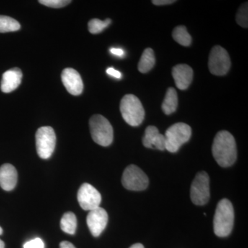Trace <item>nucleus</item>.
Returning <instances> with one entry per match:
<instances>
[{"label": "nucleus", "mask_w": 248, "mask_h": 248, "mask_svg": "<svg viewBox=\"0 0 248 248\" xmlns=\"http://www.w3.org/2000/svg\"><path fill=\"white\" fill-rule=\"evenodd\" d=\"M111 23L110 19L102 21L99 19H93L89 22V31L91 33L98 34L102 32Z\"/></svg>", "instance_id": "nucleus-22"}, {"label": "nucleus", "mask_w": 248, "mask_h": 248, "mask_svg": "<svg viewBox=\"0 0 248 248\" xmlns=\"http://www.w3.org/2000/svg\"><path fill=\"white\" fill-rule=\"evenodd\" d=\"M192 129L187 124L177 123L173 124L166 130V150L170 153H177L183 144L190 140Z\"/></svg>", "instance_id": "nucleus-5"}, {"label": "nucleus", "mask_w": 248, "mask_h": 248, "mask_svg": "<svg viewBox=\"0 0 248 248\" xmlns=\"http://www.w3.org/2000/svg\"><path fill=\"white\" fill-rule=\"evenodd\" d=\"M62 80L67 91L73 95H79L84 89L82 79L78 71L71 68H65L62 73Z\"/></svg>", "instance_id": "nucleus-12"}, {"label": "nucleus", "mask_w": 248, "mask_h": 248, "mask_svg": "<svg viewBox=\"0 0 248 248\" xmlns=\"http://www.w3.org/2000/svg\"><path fill=\"white\" fill-rule=\"evenodd\" d=\"M4 247H5L4 243L3 242V241H1V240L0 239V248H4Z\"/></svg>", "instance_id": "nucleus-31"}, {"label": "nucleus", "mask_w": 248, "mask_h": 248, "mask_svg": "<svg viewBox=\"0 0 248 248\" xmlns=\"http://www.w3.org/2000/svg\"><path fill=\"white\" fill-rule=\"evenodd\" d=\"M172 74L176 86L182 91L187 89L193 79V71L188 65H177L172 68Z\"/></svg>", "instance_id": "nucleus-13"}, {"label": "nucleus", "mask_w": 248, "mask_h": 248, "mask_svg": "<svg viewBox=\"0 0 248 248\" xmlns=\"http://www.w3.org/2000/svg\"><path fill=\"white\" fill-rule=\"evenodd\" d=\"M234 212L232 204L223 199L217 204L214 217V232L217 236L226 237L231 234L234 226Z\"/></svg>", "instance_id": "nucleus-2"}, {"label": "nucleus", "mask_w": 248, "mask_h": 248, "mask_svg": "<svg viewBox=\"0 0 248 248\" xmlns=\"http://www.w3.org/2000/svg\"><path fill=\"white\" fill-rule=\"evenodd\" d=\"M110 53L116 55V56L122 57L124 56V52L122 49L112 48L110 49Z\"/></svg>", "instance_id": "nucleus-28"}, {"label": "nucleus", "mask_w": 248, "mask_h": 248, "mask_svg": "<svg viewBox=\"0 0 248 248\" xmlns=\"http://www.w3.org/2000/svg\"><path fill=\"white\" fill-rule=\"evenodd\" d=\"M107 73L109 76L117 78V79H120L122 78V74H121L120 72L114 69L113 68H108Z\"/></svg>", "instance_id": "nucleus-26"}, {"label": "nucleus", "mask_w": 248, "mask_h": 248, "mask_svg": "<svg viewBox=\"0 0 248 248\" xmlns=\"http://www.w3.org/2000/svg\"><path fill=\"white\" fill-rule=\"evenodd\" d=\"M89 125L93 141L102 146H110L113 141V128L107 118L101 115H93Z\"/></svg>", "instance_id": "nucleus-4"}, {"label": "nucleus", "mask_w": 248, "mask_h": 248, "mask_svg": "<svg viewBox=\"0 0 248 248\" xmlns=\"http://www.w3.org/2000/svg\"><path fill=\"white\" fill-rule=\"evenodd\" d=\"M24 248H45V244L40 238H36L26 243Z\"/></svg>", "instance_id": "nucleus-25"}, {"label": "nucleus", "mask_w": 248, "mask_h": 248, "mask_svg": "<svg viewBox=\"0 0 248 248\" xmlns=\"http://www.w3.org/2000/svg\"><path fill=\"white\" fill-rule=\"evenodd\" d=\"M210 178L208 173L200 172L192 182L190 187V198L194 204L203 205L210 200Z\"/></svg>", "instance_id": "nucleus-7"}, {"label": "nucleus", "mask_w": 248, "mask_h": 248, "mask_svg": "<svg viewBox=\"0 0 248 248\" xmlns=\"http://www.w3.org/2000/svg\"><path fill=\"white\" fill-rule=\"evenodd\" d=\"M20 29V24L14 18L0 16V32H14Z\"/></svg>", "instance_id": "nucleus-21"}, {"label": "nucleus", "mask_w": 248, "mask_h": 248, "mask_svg": "<svg viewBox=\"0 0 248 248\" xmlns=\"http://www.w3.org/2000/svg\"><path fill=\"white\" fill-rule=\"evenodd\" d=\"M78 221L76 215L73 213H66L62 217L60 227L62 231L69 234L76 233Z\"/></svg>", "instance_id": "nucleus-19"}, {"label": "nucleus", "mask_w": 248, "mask_h": 248, "mask_svg": "<svg viewBox=\"0 0 248 248\" xmlns=\"http://www.w3.org/2000/svg\"><path fill=\"white\" fill-rule=\"evenodd\" d=\"M231 66V58L226 49L220 46H214L209 56L208 67L210 73L215 76H225L229 71Z\"/></svg>", "instance_id": "nucleus-9"}, {"label": "nucleus", "mask_w": 248, "mask_h": 248, "mask_svg": "<svg viewBox=\"0 0 248 248\" xmlns=\"http://www.w3.org/2000/svg\"><path fill=\"white\" fill-rule=\"evenodd\" d=\"M212 151L217 164L223 168L232 166L237 158L236 141L226 130L218 132L214 140Z\"/></svg>", "instance_id": "nucleus-1"}, {"label": "nucleus", "mask_w": 248, "mask_h": 248, "mask_svg": "<svg viewBox=\"0 0 248 248\" xmlns=\"http://www.w3.org/2000/svg\"><path fill=\"white\" fill-rule=\"evenodd\" d=\"M155 64L154 50L152 48H146L142 54L140 61L139 62L138 70L140 73H148Z\"/></svg>", "instance_id": "nucleus-18"}, {"label": "nucleus", "mask_w": 248, "mask_h": 248, "mask_svg": "<svg viewBox=\"0 0 248 248\" xmlns=\"http://www.w3.org/2000/svg\"><path fill=\"white\" fill-rule=\"evenodd\" d=\"M86 221L91 234L97 237L105 230L108 221V215L104 208L99 207L89 212Z\"/></svg>", "instance_id": "nucleus-11"}, {"label": "nucleus", "mask_w": 248, "mask_h": 248, "mask_svg": "<svg viewBox=\"0 0 248 248\" xmlns=\"http://www.w3.org/2000/svg\"><path fill=\"white\" fill-rule=\"evenodd\" d=\"M22 73L18 68L5 72L2 76L1 90L3 93H9L17 89L22 82Z\"/></svg>", "instance_id": "nucleus-15"}, {"label": "nucleus", "mask_w": 248, "mask_h": 248, "mask_svg": "<svg viewBox=\"0 0 248 248\" xmlns=\"http://www.w3.org/2000/svg\"><path fill=\"white\" fill-rule=\"evenodd\" d=\"M142 142L146 148H155L159 151L166 150V138L153 125H150L146 129Z\"/></svg>", "instance_id": "nucleus-14"}, {"label": "nucleus", "mask_w": 248, "mask_h": 248, "mask_svg": "<svg viewBox=\"0 0 248 248\" xmlns=\"http://www.w3.org/2000/svg\"><path fill=\"white\" fill-rule=\"evenodd\" d=\"M60 248H76V247L68 241H62L60 243Z\"/></svg>", "instance_id": "nucleus-29"}, {"label": "nucleus", "mask_w": 248, "mask_h": 248, "mask_svg": "<svg viewBox=\"0 0 248 248\" xmlns=\"http://www.w3.org/2000/svg\"><path fill=\"white\" fill-rule=\"evenodd\" d=\"M130 248H144V247L141 244H136L133 245Z\"/></svg>", "instance_id": "nucleus-30"}, {"label": "nucleus", "mask_w": 248, "mask_h": 248, "mask_svg": "<svg viewBox=\"0 0 248 248\" xmlns=\"http://www.w3.org/2000/svg\"><path fill=\"white\" fill-rule=\"evenodd\" d=\"M122 185L129 190L142 191L148 187L149 180L144 172L135 165H130L122 175Z\"/></svg>", "instance_id": "nucleus-8"}, {"label": "nucleus", "mask_w": 248, "mask_h": 248, "mask_svg": "<svg viewBox=\"0 0 248 248\" xmlns=\"http://www.w3.org/2000/svg\"><path fill=\"white\" fill-rule=\"evenodd\" d=\"M78 200L83 210L91 211L99 208L102 202V196L95 187L85 183L78 191Z\"/></svg>", "instance_id": "nucleus-10"}, {"label": "nucleus", "mask_w": 248, "mask_h": 248, "mask_svg": "<svg viewBox=\"0 0 248 248\" xmlns=\"http://www.w3.org/2000/svg\"><path fill=\"white\" fill-rule=\"evenodd\" d=\"M176 1H173V0H153L152 1L153 4L156 5V6H164V5H168L173 4Z\"/></svg>", "instance_id": "nucleus-27"}, {"label": "nucleus", "mask_w": 248, "mask_h": 248, "mask_svg": "<svg viewBox=\"0 0 248 248\" xmlns=\"http://www.w3.org/2000/svg\"><path fill=\"white\" fill-rule=\"evenodd\" d=\"M236 22L239 25L244 28L248 27V2L244 3L241 5V7L238 10L237 14H236Z\"/></svg>", "instance_id": "nucleus-23"}, {"label": "nucleus", "mask_w": 248, "mask_h": 248, "mask_svg": "<svg viewBox=\"0 0 248 248\" xmlns=\"http://www.w3.org/2000/svg\"><path fill=\"white\" fill-rule=\"evenodd\" d=\"M172 37L179 45L184 46H188L192 42L190 34L184 26H179L172 31Z\"/></svg>", "instance_id": "nucleus-20"}, {"label": "nucleus", "mask_w": 248, "mask_h": 248, "mask_svg": "<svg viewBox=\"0 0 248 248\" xmlns=\"http://www.w3.org/2000/svg\"><path fill=\"white\" fill-rule=\"evenodd\" d=\"M120 110L124 120L132 126H138L144 120V108L140 99L133 94H126L122 98Z\"/></svg>", "instance_id": "nucleus-3"}, {"label": "nucleus", "mask_w": 248, "mask_h": 248, "mask_svg": "<svg viewBox=\"0 0 248 248\" xmlns=\"http://www.w3.org/2000/svg\"><path fill=\"white\" fill-rule=\"evenodd\" d=\"M36 148L37 154L42 159L50 158L55 151L56 135L50 126L41 127L35 135Z\"/></svg>", "instance_id": "nucleus-6"}, {"label": "nucleus", "mask_w": 248, "mask_h": 248, "mask_svg": "<svg viewBox=\"0 0 248 248\" xmlns=\"http://www.w3.org/2000/svg\"><path fill=\"white\" fill-rule=\"evenodd\" d=\"M39 2L45 6H48V7L58 9V8L64 7L69 4L71 1H68V0H41V1H39Z\"/></svg>", "instance_id": "nucleus-24"}, {"label": "nucleus", "mask_w": 248, "mask_h": 248, "mask_svg": "<svg viewBox=\"0 0 248 248\" xmlns=\"http://www.w3.org/2000/svg\"><path fill=\"white\" fill-rule=\"evenodd\" d=\"M17 182V172L13 165L5 164L0 167V186L3 190H14Z\"/></svg>", "instance_id": "nucleus-16"}, {"label": "nucleus", "mask_w": 248, "mask_h": 248, "mask_svg": "<svg viewBox=\"0 0 248 248\" xmlns=\"http://www.w3.org/2000/svg\"><path fill=\"white\" fill-rule=\"evenodd\" d=\"M2 233H3L2 228H1V227H0V235L2 234Z\"/></svg>", "instance_id": "nucleus-32"}, {"label": "nucleus", "mask_w": 248, "mask_h": 248, "mask_svg": "<svg viewBox=\"0 0 248 248\" xmlns=\"http://www.w3.org/2000/svg\"><path fill=\"white\" fill-rule=\"evenodd\" d=\"M178 96L177 91L173 88L167 90L164 102L162 104V110L166 115H170L177 110Z\"/></svg>", "instance_id": "nucleus-17"}]
</instances>
